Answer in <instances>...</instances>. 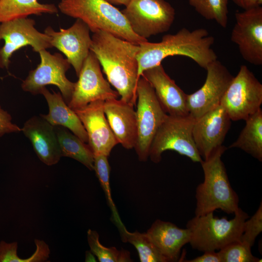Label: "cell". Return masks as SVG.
<instances>
[{
  "mask_svg": "<svg viewBox=\"0 0 262 262\" xmlns=\"http://www.w3.org/2000/svg\"><path fill=\"white\" fill-rule=\"evenodd\" d=\"M188 3L204 18L214 20L223 28L227 27L228 0H188Z\"/></svg>",
  "mask_w": 262,
  "mask_h": 262,
  "instance_id": "28",
  "label": "cell"
},
{
  "mask_svg": "<svg viewBox=\"0 0 262 262\" xmlns=\"http://www.w3.org/2000/svg\"><path fill=\"white\" fill-rule=\"evenodd\" d=\"M55 129L62 157L71 158L94 170V154L89 145L65 127L55 126Z\"/></svg>",
  "mask_w": 262,
  "mask_h": 262,
  "instance_id": "25",
  "label": "cell"
},
{
  "mask_svg": "<svg viewBox=\"0 0 262 262\" xmlns=\"http://www.w3.org/2000/svg\"><path fill=\"white\" fill-rule=\"evenodd\" d=\"M262 84L245 65H242L220 102L233 121L245 120L261 108Z\"/></svg>",
  "mask_w": 262,
  "mask_h": 262,
  "instance_id": "9",
  "label": "cell"
},
{
  "mask_svg": "<svg viewBox=\"0 0 262 262\" xmlns=\"http://www.w3.org/2000/svg\"><path fill=\"white\" fill-rule=\"evenodd\" d=\"M122 241L136 249L141 262H167L146 233L131 232L126 228L120 232Z\"/></svg>",
  "mask_w": 262,
  "mask_h": 262,
  "instance_id": "26",
  "label": "cell"
},
{
  "mask_svg": "<svg viewBox=\"0 0 262 262\" xmlns=\"http://www.w3.org/2000/svg\"><path fill=\"white\" fill-rule=\"evenodd\" d=\"M231 119L220 104L195 120L192 134L197 150L204 160L222 145Z\"/></svg>",
  "mask_w": 262,
  "mask_h": 262,
  "instance_id": "17",
  "label": "cell"
},
{
  "mask_svg": "<svg viewBox=\"0 0 262 262\" xmlns=\"http://www.w3.org/2000/svg\"><path fill=\"white\" fill-rule=\"evenodd\" d=\"M21 131V128L12 122L11 115L0 105V137L5 134Z\"/></svg>",
  "mask_w": 262,
  "mask_h": 262,
  "instance_id": "33",
  "label": "cell"
},
{
  "mask_svg": "<svg viewBox=\"0 0 262 262\" xmlns=\"http://www.w3.org/2000/svg\"><path fill=\"white\" fill-rule=\"evenodd\" d=\"M147 233L167 262L177 261L181 248L190 239L187 228L181 229L172 223L159 219L154 222Z\"/></svg>",
  "mask_w": 262,
  "mask_h": 262,
  "instance_id": "21",
  "label": "cell"
},
{
  "mask_svg": "<svg viewBox=\"0 0 262 262\" xmlns=\"http://www.w3.org/2000/svg\"><path fill=\"white\" fill-rule=\"evenodd\" d=\"M108 157L104 155H94V170L105 193L108 204L112 211V218L120 232L126 228L120 219L112 197L110 186V166Z\"/></svg>",
  "mask_w": 262,
  "mask_h": 262,
  "instance_id": "27",
  "label": "cell"
},
{
  "mask_svg": "<svg viewBox=\"0 0 262 262\" xmlns=\"http://www.w3.org/2000/svg\"><path fill=\"white\" fill-rule=\"evenodd\" d=\"M251 247L241 240L232 242L218 252L220 262H258L259 259L254 256Z\"/></svg>",
  "mask_w": 262,
  "mask_h": 262,
  "instance_id": "30",
  "label": "cell"
},
{
  "mask_svg": "<svg viewBox=\"0 0 262 262\" xmlns=\"http://www.w3.org/2000/svg\"><path fill=\"white\" fill-rule=\"evenodd\" d=\"M87 241L90 251L100 262H129L132 261L130 253L125 249L118 250L115 247H108L99 242L98 233L89 229Z\"/></svg>",
  "mask_w": 262,
  "mask_h": 262,
  "instance_id": "29",
  "label": "cell"
},
{
  "mask_svg": "<svg viewBox=\"0 0 262 262\" xmlns=\"http://www.w3.org/2000/svg\"><path fill=\"white\" fill-rule=\"evenodd\" d=\"M58 9L82 21L93 33L105 31L136 45L147 41L135 34L121 11L105 0H61Z\"/></svg>",
  "mask_w": 262,
  "mask_h": 262,
  "instance_id": "4",
  "label": "cell"
},
{
  "mask_svg": "<svg viewBox=\"0 0 262 262\" xmlns=\"http://www.w3.org/2000/svg\"><path fill=\"white\" fill-rule=\"evenodd\" d=\"M195 119L186 116L167 115L153 138L149 157L154 163H159L162 153L167 150L187 156L194 162L201 163L200 157L195 144L192 130Z\"/></svg>",
  "mask_w": 262,
  "mask_h": 262,
  "instance_id": "6",
  "label": "cell"
},
{
  "mask_svg": "<svg viewBox=\"0 0 262 262\" xmlns=\"http://www.w3.org/2000/svg\"><path fill=\"white\" fill-rule=\"evenodd\" d=\"M90 50L96 55L108 82L121 99L136 105L139 45L116 37L105 31L93 33Z\"/></svg>",
  "mask_w": 262,
  "mask_h": 262,
  "instance_id": "1",
  "label": "cell"
},
{
  "mask_svg": "<svg viewBox=\"0 0 262 262\" xmlns=\"http://www.w3.org/2000/svg\"><path fill=\"white\" fill-rule=\"evenodd\" d=\"M132 31L147 39L168 31L175 18V10L165 0H131L121 11Z\"/></svg>",
  "mask_w": 262,
  "mask_h": 262,
  "instance_id": "8",
  "label": "cell"
},
{
  "mask_svg": "<svg viewBox=\"0 0 262 262\" xmlns=\"http://www.w3.org/2000/svg\"><path fill=\"white\" fill-rule=\"evenodd\" d=\"M134 105L117 98L105 100L104 111L118 142L126 149L134 147L137 129Z\"/></svg>",
  "mask_w": 262,
  "mask_h": 262,
  "instance_id": "20",
  "label": "cell"
},
{
  "mask_svg": "<svg viewBox=\"0 0 262 262\" xmlns=\"http://www.w3.org/2000/svg\"><path fill=\"white\" fill-rule=\"evenodd\" d=\"M186 262H220L218 252L215 251H204L203 255L189 260L183 261Z\"/></svg>",
  "mask_w": 262,
  "mask_h": 262,
  "instance_id": "34",
  "label": "cell"
},
{
  "mask_svg": "<svg viewBox=\"0 0 262 262\" xmlns=\"http://www.w3.org/2000/svg\"><path fill=\"white\" fill-rule=\"evenodd\" d=\"M137 141L134 148L138 159L146 161L153 138L167 115L158 101L149 82L143 76L139 78L136 88Z\"/></svg>",
  "mask_w": 262,
  "mask_h": 262,
  "instance_id": "7",
  "label": "cell"
},
{
  "mask_svg": "<svg viewBox=\"0 0 262 262\" xmlns=\"http://www.w3.org/2000/svg\"><path fill=\"white\" fill-rule=\"evenodd\" d=\"M227 148L222 145L200 164L204 180L196 187L195 215L200 216L220 209L227 214L239 210V197L232 188L221 157Z\"/></svg>",
  "mask_w": 262,
  "mask_h": 262,
  "instance_id": "3",
  "label": "cell"
},
{
  "mask_svg": "<svg viewBox=\"0 0 262 262\" xmlns=\"http://www.w3.org/2000/svg\"><path fill=\"white\" fill-rule=\"evenodd\" d=\"M21 131L43 163L51 166L59 162L62 154L54 126L40 115L27 120Z\"/></svg>",
  "mask_w": 262,
  "mask_h": 262,
  "instance_id": "19",
  "label": "cell"
},
{
  "mask_svg": "<svg viewBox=\"0 0 262 262\" xmlns=\"http://www.w3.org/2000/svg\"><path fill=\"white\" fill-rule=\"evenodd\" d=\"M214 42V38L206 29L190 31L185 28L175 34L164 35L158 43L142 42L136 55L138 77L145 70L161 64L166 57L175 55L189 57L206 69L210 63L217 59L212 48Z\"/></svg>",
  "mask_w": 262,
  "mask_h": 262,
  "instance_id": "2",
  "label": "cell"
},
{
  "mask_svg": "<svg viewBox=\"0 0 262 262\" xmlns=\"http://www.w3.org/2000/svg\"><path fill=\"white\" fill-rule=\"evenodd\" d=\"M112 5H123L126 6L131 0H105Z\"/></svg>",
  "mask_w": 262,
  "mask_h": 262,
  "instance_id": "37",
  "label": "cell"
},
{
  "mask_svg": "<svg viewBox=\"0 0 262 262\" xmlns=\"http://www.w3.org/2000/svg\"><path fill=\"white\" fill-rule=\"evenodd\" d=\"M152 86L164 112L172 116H186L189 113L186 94L165 72L162 64L145 70L141 75Z\"/></svg>",
  "mask_w": 262,
  "mask_h": 262,
  "instance_id": "18",
  "label": "cell"
},
{
  "mask_svg": "<svg viewBox=\"0 0 262 262\" xmlns=\"http://www.w3.org/2000/svg\"><path fill=\"white\" fill-rule=\"evenodd\" d=\"M58 12L54 4L41 3L38 0H0V23L33 15Z\"/></svg>",
  "mask_w": 262,
  "mask_h": 262,
  "instance_id": "24",
  "label": "cell"
},
{
  "mask_svg": "<svg viewBox=\"0 0 262 262\" xmlns=\"http://www.w3.org/2000/svg\"><path fill=\"white\" fill-rule=\"evenodd\" d=\"M85 262H96L97 259L96 256L90 251L85 252Z\"/></svg>",
  "mask_w": 262,
  "mask_h": 262,
  "instance_id": "36",
  "label": "cell"
},
{
  "mask_svg": "<svg viewBox=\"0 0 262 262\" xmlns=\"http://www.w3.org/2000/svg\"><path fill=\"white\" fill-rule=\"evenodd\" d=\"M75 82L71 99L67 104L73 110L82 108L91 102L117 98L118 92L112 89L102 74L100 63L90 51Z\"/></svg>",
  "mask_w": 262,
  "mask_h": 262,
  "instance_id": "12",
  "label": "cell"
},
{
  "mask_svg": "<svg viewBox=\"0 0 262 262\" xmlns=\"http://www.w3.org/2000/svg\"><path fill=\"white\" fill-rule=\"evenodd\" d=\"M38 53L40 62L35 69L29 71L21 83L22 89L25 92L36 95L40 94L41 90L47 85H55L68 104L75 84L66 75L70 67V64L59 53L52 54L47 49H43Z\"/></svg>",
  "mask_w": 262,
  "mask_h": 262,
  "instance_id": "10",
  "label": "cell"
},
{
  "mask_svg": "<svg viewBox=\"0 0 262 262\" xmlns=\"http://www.w3.org/2000/svg\"><path fill=\"white\" fill-rule=\"evenodd\" d=\"M45 98L49 113L40 115L53 126H62L70 131L82 141L88 144L86 131L75 111L71 109L60 92L51 93L46 87L40 92Z\"/></svg>",
  "mask_w": 262,
  "mask_h": 262,
  "instance_id": "22",
  "label": "cell"
},
{
  "mask_svg": "<svg viewBox=\"0 0 262 262\" xmlns=\"http://www.w3.org/2000/svg\"><path fill=\"white\" fill-rule=\"evenodd\" d=\"M248 217L240 208L231 220L215 217L213 212L195 215L186 224L190 233L189 243L193 249L201 251L220 250L241 240L244 223Z\"/></svg>",
  "mask_w": 262,
  "mask_h": 262,
  "instance_id": "5",
  "label": "cell"
},
{
  "mask_svg": "<svg viewBox=\"0 0 262 262\" xmlns=\"http://www.w3.org/2000/svg\"><path fill=\"white\" fill-rule=\"evenodd\" d=\"M18 245L16 242L8 243L0 242V262H19L17 255Z\"/></svg>",
  "mask_w": 262,
  "mask_h": 262,
  "instance_id": "32",
  "label": "cell"
},
{
  "mask_svg": "<svg viewBox=\"0 0 262 262\" xmlns=\"http://www.w3.org/2000/svg\"><path fill=\"white\" fill-rule=\"evenodd\" d=\"M35 25V20L28 17L0 23V41H4L0 48V68L8 69L13 53L23 47L30 46L38 53L52 48L49 37L39 32Z\"/></svg>",
  "mask_w": 262,
  "mask_h": 262,
  "instance_id": "11",
  "label": "cell"
},
{
  "mask_svg": "<svg viewBox=\"0 0 262 262\" xmlns=\"http://www.w3.org/2000/svg\"><path fill=\"white\" fill-rule=\"evenodd\" d=\"M231 40L243 58L255 66L262 65V7L256 6L235 14Z\"/></svg>",
  "mask_w": 262,
  "mask_h": 262,
  "instance_id": "14",
  "label": "cell"
},
{
  "mask_svg": "<svg viewBox=\"0 0 262 262\" xmlns=\"http://www.w3.org/2000/svg\"><path fill=\"white\" fill-rule=\"evenodd\" d=\"M262 231V202L255 213L245 221L241 241L252 247Z\"/></svg>",
  "mask_w": 262,
  "mask_h": 262,
  "instance_id": "31",
  "label": "cell"
},
{
  "mask_svg": "<svg viewBox=\"0 0 262 262\" xmlns=\"http://www.w3.org/2000/svg\"><path fill=\"white\" fill-rule=\"evenodd\" d=\"M234 4L238 7L247 10L258 6L257 0H231Z\"/></svg>",
  "mask_w": 262,
  "mask_h": 262,
  "instance_id": "35",
  "label": "cell"
},
{
  "mask_svg": "<svg viewBox=\"0 0 262 262\" xmlns=\"http://www.w3.org/2000/svg\"><path fill=\"white\" fill-rule=\"evenodd\" d=\"M206 70V79L202 86L193 94H187V108L195 120L220 104L234 77L217 59L210 63Z\"/></svg>",
  "mask_w": 262,
  "mask_h": 262,
  "instance_id": "13",
  "label": "cell"
},
{
  "mask_svg": "<svg viewBox=\"0 0 262 262\" xmlns=\"http://www.w3.org/2000/svg\"><path fill=\"white\" fill-rule=\"evenodd\" d=\"M90 31L87 25L79 19H76L67 29L60 28L59 31H55L48 26L44 30V33L50 39L52 48H56L65 55L77 77L90 51L92 38Z\"/></svg>",
  "mask_w": 262,
  "mask_h": 262,
  "instance_id": "15",
  "label": "cell"
},
{
  "mask_svg": "<svg viewBox=\"0 0 262 262\" xmlns=\"http://www.w3.org/2000/svg\"><path fill=\"white\" fill-rule=\"evenodd\" d=\"M238 139L229 148H239L259 161H262V110L261 108L246 120Z\"/></svg>",
  "mask_w": 262,
  "mask_h": 262,
  "instance_id": "23",
  "label": "cell"
},
{
  "mask_svg": "<svg viewBox=\"0 0 262 262\" xmlns=\"http://www.w3.org/2000/svg\"><path fill=\"white\" fill-rule=\"evenodd\" d=\"M104 101H93L82 108L74 111L86 131L88 144L94 155L109 156L118 142L105 116Z\"/></svg>",
  "mask_w": 262,
  "mask_h": 262,
  "instance_id": "16",
  "label": "cell"
}]
</instances>
